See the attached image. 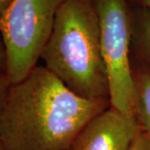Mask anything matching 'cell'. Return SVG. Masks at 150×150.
<instances>
[{
	"mask_svg": "<svg viewBox=\"0 0 150 150\" xmlns=\"http://www.w3.org/2000/svg\"><path fill=\"white\" fill-rule=\"evenodd\" d=\"M111 106L78 96L44 66L12 84L0 109L4 150H69L83 126Z\"/></svg>",
	"mask_w": 150,
	"mask_h": 150,
	"instance_id": "1",
	"label": "cell"
},
{
	"mask_svg": "<svg viewBox=\"0 0 150 150\" xmlns=\"http://www.w3.org/2000/svg\"><path fill=\"white\" fill-rule=\"evenodd\" d=\"M40 59L78 96L110 101L98 19L92 0L65 1Z\"/></svg>",
	"mask_w": 150,
	"mask_h": 150,
	"instance_id": "2",
	"label": "cell"
},
{
	"mask_svg": "<svg viewBox=\"0 0 150 150\" xmlns=\"http://www.w3.org/2000/svg\"><path fill=\"white\" fill-rule=\"evenodd\" d=\"M66 0H12L0 15L6 50V74L11 85L23 80L40 59Z\"/></svg>",
	"mask_w": 150,
	"mask_h": 150,
	"instance_id": "3",
	"label": "cell"
},
{
	"mask_svg": "<svg viewBox=\"0 0 150 150\" xmlns=\"http://www.w3.org/2000/svg\"><path fill=\"white\" fill-rule=\"evenodd\" d=\"M98 19L103 55L107 67L111 106L134 116L130 55L131 6L128 0H92Z\"/></svg>",
	"mask_w": 150,
	"mask_h": 150,
	"instance_id": "4",
	"label": "cell"
},
{
	"mask_svg": "<svg viewBox=\"0 0 150 150\" xmlns=\"http://www.w3.org/2000/svg\"><path fill=\"white\" fill-rule=\"evenodd\" d=\"M140 131L135 116L110 106L86 123L69 150H128Z\"/></svg>",
	"mask_w": 150,
	"mask_h": 150,
	"instance_id": "5",
	"label": "cell"
},
{
	"mask_svg": "<svg viewBox=\"0 0 150 150\" xmlns=\"http://www.w3.org/2000/svg\"><path fill=\"white\" fill-rule=\"evenodd\" d=\"M131 6V61L150 69V9Z\"/></svg>",
	"mask_w": 150,
	"mask_h": 150,
	"instance_id": "6",
	"label": "cell"
},
{
	"mask_svg": "<svg viewBox=\"0 0 150 150\" xmlns=\"http://www.w3.org/2000/svg\"><path fill=\"white\" fill-rule=\"evenodd\" d=\"M134 93V116L140 129L150 136V69L131 61Z\"/></svg>",
	"mask_w": 150,
	"mask_h": 150,
	"instance_id": "7",
	"label": "cell"
},
{
	"mask_svg": "<svg viewBox=\"0 0 150 150\" xmlns=\"http://www.w3.org/2000/svg\"><path fill=\"white\" fill-rule=\"evenodd\" d=\"M128 150H150V136L141 130Z\"/></svg>",
	"mask_w": 150,
	"mask_h": 150,
	"instance_id": "8",
	"label": "cell"
},
{
	"mask_svg": "<svg viewBox=\"0 0 150 150\" xmlns=\"http://www.w3.org/2000/svg\"><path fill=\"white\" fill-rule=\"evenodd\" d=\"M11 83L5 72L0 71V109L5 99Z\"/></svg>",
	"mask_w": 150,
	"mask_h": 150,
	"instance_id": "9",
	"label": "cell"
},
{
	"mask_svg": "<svg viewBox=\"0 0 150 150\" xmlns=\"http://www.w3.org/2000/svg\"><path fill=\"white\" fill-rule=\"evenodd\" d=\"M6 63H7V58H6L5 46L0 33V71L6 73Z\"/></svg>",
	"mask_w": 150,
	"mask_h": 150,
	"instance_id": "10",
	"label": "cell"
},
{
	"mask_svg": "<svg viewBox=\"0 0 150 150\" xmlns=\"http://www.w3.org/2000/svg\"><path fill=\"white\" fill-rule=\"evenodd\" d=\"M128 1L131 5L147 8L150 9V0H128Z\"/></svg>",
	"mask_w": 150,
	"mask_h": 150,
	"instance_id": "11",
	"label": "cell"
},
{
	"mask_svg": "<svg viewBox=\"0 0 150 150\" xmlns=\"http://www.w3.org/2000/svg\"><path fill=\"white\" fill-rule=\"evenodd\" d=\"M12 0H0V15L7 9V8L10 4Z\"/></svg>",
	"mask_w": 150,
	"mask_h": 150,
	"instance_id": "12",
	"label": "cell"
},
{
	"mask_svg": "<svg viewBox=\"0 0 150 150\" xmlns=\"http://www.w3.org/2000/svg\"><path fill=\"white\" fill-rule=\"evenodd\" d=\"M0 150H4V148H3V145L1 144V142H0Z\"/></svg>",
	"mask_w": 150,
	"mask_h": 150,
	"instance_id": "13",
	"label": "cell"
}]
</instances>
